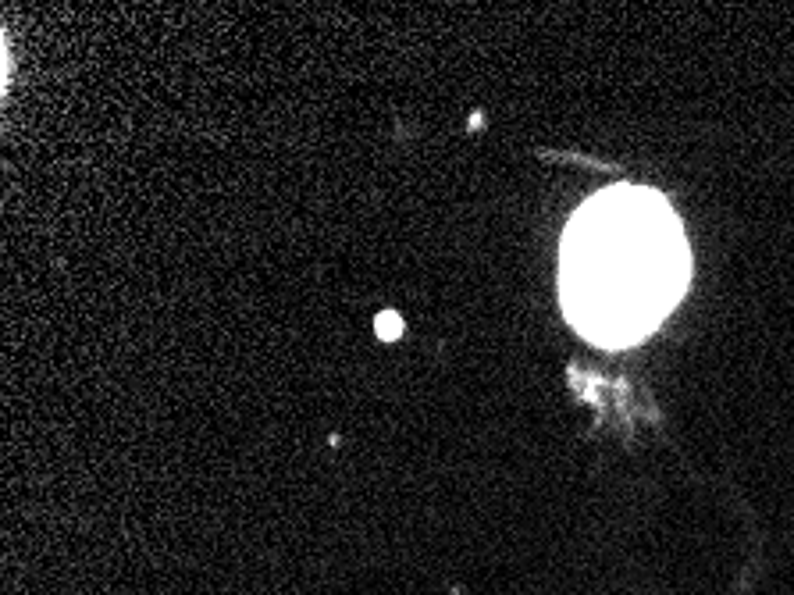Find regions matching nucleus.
<instances>
[{"mask_svg":"<svg viewBox=\"0 0 794 595\" xmlns=\"http://www.w3.org/2000/svg\"><path fill=\"white\" fill-rule=\"evenodd\" d=\"M563 307L599 346L656 332L688 286V243L656 189L609 186L570 218L563 236Z\"/></svg>","mask_w":794,"mask_h":595,"instance_id":"f257e3e1","label":"nucleus"},{"mask_svg":"<svg viewBox=\"0 0 794 595\" xmlns=\"http://www.w3.org/2000/svg\"><path fill=\"white\" fill-rule=\"evenodd\" d=\"M399 332H403V321H399V314H381V318H378V335H381V339H399Z\"/></svg>","mask_w":794,"mask_h":595,"instance_id":"f03ea898","label":"nucleus"}]
</instances>
